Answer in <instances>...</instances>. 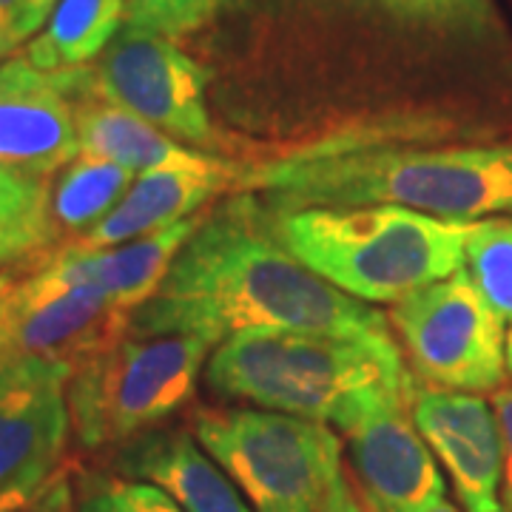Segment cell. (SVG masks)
Masks as SVG:
<instances>
[{"mask_svg":"<svg viewBox=\"0 0 512 512\" xmlns=\"http://www.w3.org/2000/svg\"><path fill=\"white\" fill-rule=\"evenodd\" d=\"M134 336H197L208 345L248 330H305L393 342L367 302L333 288L274 237L251 197L228 202L194 231L157 293L131 313Z\"/></svg>","mask_w":512,"mask_h":512,"instance_id":"cell-1","label":"cell"},{"mask_svg":"<svg viewBox=\"0 0 512 512\" xmlns=\"http://www.w3.org/2000/svg\"><path fill=\"white\" fill-rule=\"evenodd\" d=\"M242 185L268 211L402 205L473 222L512 214V146L313 151L262 165Z\"/></svg>","mask_w":512,"mask_h":512,"instance_id":"cell-2","label":"cell"},{"mask_svg":"<svg viewBox=\"0 0 512 512\" xmlns=\"http://www.w3.org/2000/svg\"><path fill=\"white\" fill-rule=\"evenodd\" d=\"M274 237L302 265L359 302H399L464 268L473 222L402 205L268 211Z\"/></svg>","mask_w":512,"mask_h":512,"instance_id":"cell-3","label":"cell"},{"mask_svg":"<svg viewBox=\"0 0 512 512\" xmlns=\"http://www.w3.org/2000/svg\"><path fill=\"white\" fill-rule=\"evenodd\" d=\"M410 382L396 342L305 330L237 333L208 362V384L225 399L336 427L345 424L367 390Z\"/></svg>","mask_w":512,"mask_h":512,"instance_id":"cell-4","label":"cell"},{"mask_svg":"<svg viewBox=\"0 0 512 512\" xmlns=\"http://www.w3.org/2000/svg\"><path fill=\"white\" fill-rule=\"evenodd\" d=\"M194 436L254 512H322L342 473L328 424L274 410H200Z\"/></svg>","mask_w":512,"mask_h":512,"instance_id":"cell-5","label":"cell"},{"mask_svg":"<svg viewBox=\"0 0 512 512\" xmlns=\"http://www.w3.org/2000/svg\"><path fill=\"white\" fill-rule=\"evenodd\" d=\"M211 345L197 336H123L66 384L86 450L126 444L177 413L197 390Z\"/></svg>","mask_w":512,"mask_h":512,"instance_id":"cell-6","label":"cell"},{"mask_svg":"<svg viewBox=\"0 0 512 512\" xmlns=\"http://www.w3.org/2000/svg\"><path fill=\"white\" fill-rule=\"evenodd\" d=\"M390 322L421 379L441 390H498L507 370L504 319L490 308L470 271L399 299Z\"/></svg>","mask_w":512,"mask_h":512,"instance_id":"cell-7","label":"cell"},{"mask_svg":"<svg viewBox=\"0 0 512 512\" xmlns=\"http://www.w3.org/2000/svg\"><path fill=\"white\" fill-rule=\"evenodd\" d=\"M92 83L103 100L143 117L168 137L191 146L211 140L205 72L168 37L126 23L97 57Z\"/></svg>","mask_w":512,"mask_h":512,"instance_id":"cell-8","label":"cell"},{"mask_svg":"<svg viewBox=\"0 0 512 512\" xmlns=\"http://www.w3.org/2000/svg\"><path fill=\"white\" fill-rule=\"evenodd\" d=\"M413 382L367 390L339 430L373 512H424L444 498V478L413 421Z\"/></svg>","mask_w":512,"mask_h":512,"instance_id":"cell-9","label":"cell"},{"mask_svg":"<svg viewBox=\"0 0 512 512\" xmlns=\"http://www.w3.org/2000/svg\"><path fill=\"white\" fill-rule=\"evenodd\" d=\"M131 313L94 288L23 299L12 291L0 305V367H46L72 379L97 353L120 342Z\"/></svg>","mask_w":512,"mask_h":512,"instance_id":"cell-10","label":"cell"},{"mask_svg":"<svg viewBox=\"0 0 512 512\" xmlns=\"http://www.w3.org/2000/svg\"><path fill=\"white\" fill-rule=\"evenodd\" d=\"M63 373L0 367V498L35 495L57 473L72 430Z\"/></svg>","mask_w":512,"mask_h":512,"instance_id":"cell-11","label":"cell"},{"mask_svg":"<svg viewBox=\"0 0 512 512\" xmlns=\"http://www.w3.org/2000/svg\"><path fill=\"white\" fill-rule=\"evenodd\" d=\"M202 220L205 217L197 214L171 228L111 248H77L69 242L63 251L37 265L29 279L15 285V293L23 299H37L69 288H94L128 311H137L163 285L174 259L194 237Z\"/></svg>","mask_w":512,"mask_h":512,"instance_id":"cell-12","label":"cell"},{"mask_svg":"<svg viewBox=\"0 0 512 512\" xmlns=\"http://www.w3.org/2000/svg\"><path fill=\"white\" fill-rule=\"evenodd\" d=\"M413 421L453 478L464 510L504 512L501 433L493 404L473 393L416 387Z\"/></svg>","mask_w":512,"mask_h":512,"instance_id":"cell-13","label":"cell"},{"mask_svg":"<svg viewBox=\"0 0 512 512\" xmlns=\"http://www.w3.org/2000/svg\"><path fill=\"white\" fill-rule=\"evenodd\" d=\"M80 154L74 109L57 72L26 57L0 66V163L49 177Z\"/></svg>","mask_w":512,"mask_h":512,"instance_id":"cell-14","label":"cell"},{"mask_svg":"<svg viewBox=\"0 0 512 512\" xmlns=\"http://www.w3.org/2000/svg\"><path fill=\"white\" fill-rule=\"evenodd\" d=\"M123 478L163 490L183 512H254L220 464L185 430H148L114 458Z\"/></svg>","mask_w":512,"mask_h":512,"instance_id":"cell-15","label":"cell"},{"mask_svg":"<svg viewBox=\"0 0 512 512\" xmlns=\"http://www.w3.org/2000/svg\"><path fill=\"white\" fill-rule=\"evenodd\" d=\"M63 89L69 94L77 126L80 154L100 157L128 168V171H157V168H183V165H202L211 157L200 151L180 146L174 137L146 123L143 117L114 106L94 92L92 69H69L57 72Z\"/></svg>","mask_w":512,"mask_h":512,"instance_id":"cell-16","label":"cell"},{"mask_svg":"<svg viewBox=\"0 0 512 512\" xmlns=\"http://www.w3.org/2000/svg\"><path fill=\"white\" fill-rule=\"evenodd\" d=\"M234 171L228 165L208 160L183 168H157L140 174L128 188L120 205L89 234L77 237V248H111L154 231L171 228L177 222L197 217L208 200H214L225 185H231Z\"/></svg>","mask_w":512,"mask_h":512,"instance_id":"cell-17","label":"cell"},{"mask_svg":"<svg viewBox=\"0 0 512 512\" xmlns=\"http://www.w3.org/2000/svg\"><path fill=\"white\" fill-rule=\"evenodd\" d=\"M128 0H60L46 29L26 46L40 72L83 69L106 52L126 20Z\"/></svg>","mask_w":512,"mask_h":512,"instance_id":"cell-18","label":"cell"},{"mask_svg":"<svg viewBox=\"0 0 512 512\" xmlns=\"http://www.w3.org/2000/svg\"><path fill=\"white\" fill-rule=\"evenodd\" d=\"M134 185V171L123 165L77 154L49 185V220L57 237L89 234L120 205Z\"/></svg>","mask_w":512,"mask_h":512,"instance_id":"cell-19","label":"cell"},{"mask_svg":"<svg viewBox=\"0 0 512 512\" xmlns=\"http://www.w3.org/2000/svg\"><path fill=\"white\" fill-rule=\"evenodd\" d=\"M470 276L504 322H512V220H478L467 239Z\"/></svg>","mask_w":512,"mask_h":512,"instance_id":"cell-20","label":"cell"},{"mask_svg":"<svg viewBox=\"0 0 512 512\" xmlns=\"http://www.w3.org/2000/svg\"><path fill=\"white\" fill-rule=\"evenodd\" d=\"M74 512H183L163 490L146 481L123 476L86 473L80 478V493Z\"/></svg>","mask_w":512,"mask_h":512,"instance_id":"cell-21","label":"cell"},{"mask_svg":"<svg viewBox=\"0 0 512 512\" xmlns=\"http://www.w3.org/2000/svg\"><path fill=\"white\" fill-rule=\"evenodd\" d=\"M222 0H128L126 23L154 35L183 37L217 15Z\"/></svg>","mask_w":512,"mask_h":512,"instance_id":"cell-22","label":"cell"},{"mask_svg":"<svg viewBox=\"0 0 512 512\" xmlns=\"http://www.w3.org/2000/svg\"><path fill=\"white\" fill-rule=\"evenodd\" d=\"M55 239V225L49 214H32V217L0 214V268L46 251Z\"/></svg>","mask_w":512,"mask_h":512,"instance_id":"cell-23","label":"cell"},{"mask_svg":"<svg viewBox=\"0 0 512 512\" xmlns=\"http://www.w3.org/2000/svg\"><path fill=\"white\" fill-rule=\"evenodd\" d=\"M0 214H49V183L29 171L0 163Z\"/></svg>","mask_w":512,"mask_h":512,"instance_id":"cell-24","label":"cell"},{"mask_svg":"<svg viewBox=\"0 0 512 512\" xmlns=\"http://www.w3.org/2000/svg\"><path fill=\"white\" fill-rule=\"evenodd\" d=\"M382 6L402 18L436 23H478L487 12V0H382Z\"/></svg>","mask_w":512,"mask_h":512,"instance_id":"cell-25","label":"cell"},{"mask_svg":"<svg viewBox=\"0 0 512 512\" xmlns=\"http://www.w3.org/2000/svg\"><path fill=\"white\" fill-rule=\"evenodd\" d=\"M493 410L501 433V507L512 512V387H498Z\"/></svg>","mask_w":512,"mask_h":512,"instance_id":"cell-26","label":"cell"},{"mask_svg":"<svg viewBox=\"0 0 512 512\" xmlns=\"http://www.w3.org/2000/svg\"><path fill=\"white\" fill-rule=\"evenodd\" d=\"M18 512H74V490L66 470H57L37 495Z\"/></svg>","mask_w":512,"mask_h":512,"instance_id":"cell-27","label":"cell"},{"mask_svg":"<svg viewBox=\"0 0 512 512\" xmlns=\"http://www.w3.org/2000/svg\"><path fill=\"white\" fill-rule=\"evenodd\" d=\"M60 0H20V12H18V40L23 43L26 37H32L52 18V12L57 9Z\"/></svg>","mask_w":512,"mask_h":512,"instance_id":"cell-28","label":"cell"},{"mask_svg":"<svg viewBox=\"0 0 512 512\" xmlns=\"http://www.w3.org/2000/svg\"><path fill=\"white\" fill-rule=\"evenodd\" d=\"M322 512H373V510L359 501V495H356V490H353V484L345 478V473H339V476L333 478V484H330V493L328 498H325V507H322Z\"/></svg>","mask_w":512,"mask_h":512,"instance_id":"cell-29","label":"cell"},{"mask_svg":"<svg viewBox=\"0 0 512 512\" xmlns=\"http://www.w3.org/2000/svg\"><path fill=\"white\" fill-rule=\"evenodd\" d=\"M18 12H20V0H0V37H3L12 49L20 46Z\"/></svg>","mask_w":512,"mask_h":512,"instance_id":"cell-30","label":"cell"},{"mask_svg":"<svg viewBox=\"0 0 512 512\" xmlns=\"http://www.w3.org/2000/svg\"><path fill=\"white\" fill-rule=\"evenodd\" d=\"M35 495H9V498H0V512H18L20 507H26Z\"/></svg>","mask_w":512,"mask_h":512,"instance_id":"cell-31","label":"cell"},{"mask_svg":"<svg viewBox=\"0 0 512 512\" xmlns=\"http://www.w3.org/2000/svg\"><path fill=\"white\" fill-rule=\"evenodd\" d=\"M15 274H0V305H3V299L9 296V293L15 291Z\"/></svg>","mask_w":512,"mask_h":512,"instance_id":"cell-32","label":"cell"},{"mask_svg":"<svg viewBox=\"0 0 512 512\" xmlns=\"http://www.w3.org/2000/svg\"><path fill=\"white\" fill-rule=\"evenodd\" d=\"M424 512H458V507H453V504H450L447 498H441V501H436V504H433L430 510H424Z\"/></svg>","mask_w":512,"mask_h":512,"instance_id":"cell-33","label":"cell"},{"mask_svg":"<svg viewBox=\"0 0 512 512\" xmlns=\"http://www.w3.org/2000/svg\"><path fill=\"white\" fill-rule=\"evenodd\" d=\"M507 367H510V373H512V330H510V336H507Z\"/></svg>","mask_w":512,"mask_h":512,"instance_id":"cell-34","label":"cell"},{"mask_svg":"<svg viewBox=\"0 0 512 512\" xmlns=\"http://www.w3.org/2000/svg\"><path fill=\"white\" fill-rule=\"evenodd\" d=\"M9 52H12V46H9V43H6V40L0 37V60H3V57L9 55Z\"/></svg>","mask_w":512,"mask_h":512,"instance_id":"cell-35","label":"cell"}]
</instances>
